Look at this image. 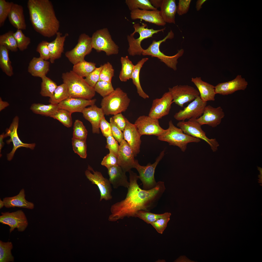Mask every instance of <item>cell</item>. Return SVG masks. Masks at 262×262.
<instances>
[{"mask_svg": "<svg viewBox=\"0 0 262 262\" xmlns=\"http://www.w3.org/2000/svg\"><path fill=\"white\" fill-rule=\"evenodd\" d=\"M134 124L141 136L154 135L158 137L164 130L160 126L158 119L148 116H139L136 120Z\"/></svg>", "mask_w": 262, "mask_h": 262, "instance_id": "16", "label": "cell"}, {"mask_svg": "<svg viewBox=\"0 0 262 262\" xmlns=\"http://www.w3.org/2000/svg\"><path fill=\"white\" fill-rule=\"evenodd\" d=\"M41 78L42 81L40 94L43 97H51L58 86L56 82L46 75L43 76Z\"/></svg>", "mask_w": 262, "mask_h": 262, "instance_id": "39", "label": "cell"}, {"mask_svg": "<svg viewBox=\"0 0 262 262\" xmlns=\"http://www.w3.org/2000/svg\"><path fill=\"white\" fill-rule=\"evenodd\" d=\"M164 150L161 152L154 163L152 164L149 163L145 166L140 165L138 160H136L135 168L139 172V178L142 182L143 189L149 190L156 186L157 182L155 178V171L157 164L164 156Z\"/></svg>", "mask_w": 262, "mask_h": 262, "instance_id": "10", "label": "cell"}, {"mask_svg": "<svg viewBox=\"0 0 262 262\" xmlns=\"http://www.w3.org/2000/svg\"><path fill=\"white\" fill-rule=\"evenodd\" d=\"M148 59L147 58H143L135 65L131 78L133 83L136 88L138 93L139 96L144 99L148 98L149 97L144 91L141 85L139 74L140 70L143 65Z\"/></svg>", "mask_w": 262, "mask_h": 262, "instance_id": "33", "label": "cell"}, {"mask_svg": "<svg viewBox=\"0 0 262 262\" xmlns=\"http://www.w3.org/2000/svg\"><path fill=\"white\" fill-rule=\"evenodd\" d=\"M0 216V222L10 227V233L15 228H17L19 232H23L28 226V222L26 217L21 210L11 213L2 212Z\"/></svg>", "mask_w": 262, "mask_h": 262, "instance_id": "14", "label": "cell"}, {"mask_svg": "<svg viewBox=\"0 0 262 262\" xmlns=\"http://www.w3.org/2000/svg\"><path fill=\"white\" fill-rule=\"evenodd\" d=\"M94 89L95 92L103 98L108 96L115 90L111 82L102 81H99L97 82Z\"/></svg>", "mask_w": 262, "mask_h": 262, "instance_id": "47", "label": "cell"}, {"mask_svg": "<svg viewBox=\"0 0 262 262\" xmlns=\"http://www.w3.org/2000/svg\"><path fill=\"white\" fill-rule=\"evenodd\" d=\"M114 70L111 64L108 62L103 65L101 70L99 81L111 82L112 78L114 76Z\"/></svg>", "mask_w": 262, "mask_h": 262, "instance_id": "50", "label": "cell"}, {"mask_svg": "<svg viewBox=\"0 0 262 262\" xmlns=\"http://www.w3.org/2000/svg\"><path fill=\"white\" fill-rule=\"evenodd\" d=\"M173 99L170 93H165L159 98L154 99L150 110L148 116L158 119L168 115L170 112Z\"/></svg>", "mask_w": 262, "mask_h": 262, "instance_id": "17", "label": "cell"}, {"mask_svg": "<svg viewBox=\"0 0 262 262\" xmlns=\"http://www.w3.org/2000/svg\"><path fill=\"white\" fill-rule=\"evenodd\" d=\"M130 101L126 93L118 87L109 95L103 98L100 104L101 108L105 115H114L125 111Z\"/></svg>", "mask_w": 262, "mask_h": 262, "instance_id": "4", "label": "cell"}, {"mask_svg": "<svg viewBox=\"0 0 262 262\" xmlns=\"http://www.w3.org/2000/svg\"><path fill=\"white\" fill-rule=\"evenodd\" d=\"M125 3L131 11L139 9L143 10H156L149 0H126Z\"/></svg>", "mask_w": 262, "mask_h": 262, "instance_id": "42", "label": "cell"}, {"mask_svg": "<svg viewBox=\"0 0 262 262\" xmlns=\"http://www.w3.org/2000/svg\"><path fill=\"white\" fill-rule=\"evenodd\" d=\"M9 50L3 46L0 45V67L7 75L13 74V69L9 57Z\"/></svg>", "mask_w": 262, "mask_h": 262, "instance_id": "35", "label": "cell"}, {"mask_svg": "<svg viewBox=\"0 0 262 262\" xmlns=\"http://www.w3.org/2000/svg\"><path fill=\"white\" fill-rule=\"evenodd\" d=\"M82 113L84 118L91 124L93 133L99 134L100 123L105 115L101 108L95 104L85 108Z\"/></svg>", "mask_w": 262, "mask_h": 262, "instance_id": "25", "label": "cell"}, {"mask_svg": "<svg viewBox=\"0 0 262 262\" xmlns=\"http://www.w3.org/2000/svg\"><path fill=\"white\" fill-rule=\"evenodd\" d=\"M173 99L172 102L181 107L184 104L193 101L199 96V93L193 87L188 85H177L169 88Z\"/></svg>", "mask_w": 262, "mask_h": 262, "instance_id": "13", "label": "cell"}, {"mask_svg": "<svg viewBox=\"0 0 262 262\" xmlns=\"http://www.w3.org/2000/svg\"><path fill=\"white\" fill-rule=\"evenodd\" d=\"M5 134H4V133H3L2 134H1V135H0V152H1V149L3 147V145L4 144V143H3V139L4 138H5Z\"/></svg>", "mask_w": 262, "mask_h": 262, "instance_id": "63", "label": "cell"}, {"mask_svg": "<svg viewBox=\"0 0 262 262\" xmlns=\"http://www.w3.org/2000/svg\"><path fill=\"white\" fill-rule=\"evenodd\" d=\"M4 206V204L3 201L0 199V208L1 209Z\"/></svg>", "mask_w": 262, "mask_h": 262, "instance_id": "64", "label": "cell"}, {"mask_svg": "<svg viewBox=\"0 0 262 262\" xmlns=\"http://www.w3.org/2000/svg\"><path fill=\"white\" fill-rule=\"evenodd\" d=\"M99 128L104 136L106 138L112 135L110 124L106 120L104 116L101 120Z\"/></svg>", "mask_w": 262, "mask_h": 262, "instance_id": "58", "label": "cell"}, {"mask_svg": "<svg viewBox=\"0 0 262 262\" xmlns=\"http://www.w3.org/2000/svg\"><path fill=\"white\" fill-rule=\"evenodd\" d=\"M120 61L122 67L119 78L122 82H126L131 79L135 65L129 59L127 56L122 57Z\"/></svg>", "mask_w": 262, "mask_h": 262, "instance_id": "36", "label": "cell"}, {"mask_svg": "<svg viewBox=\"0 0 262 262\" xmlns=\"http://www.w3.org/2000/svg\"><path fill=\"white\" fill-rule=\"evenodd\" d=\"M112 117L116 125L123 132L125 127L127 119L121 113L115 115Z\"/></svg>", "mask_w": 262, "mask_h": 262, "instance_id": "59", "label": "cell"}, {"mask_svg": "<svg viewBox=\"0 0 262 262\" xmlns=\"http://www.w3.org/2000/svg\"><path fill=\"white\" fill-rule=\"evenodd\" d=\"M177 126L185 134L192 137L204 140L210 146L213 152L216 151L219 145L216 139H210L202 130L201 125L197 122V119L192 118L187 121H179Z\"/></svg>", "mask_w": 262, "mask_h": 262, "instance_id": "9", "label": "cell"}, {"mask_svg": "<svg viewBox=\"0 0 262 262\" xmlns=\"http://www.w3.org/2000/svg\"><path fill=\"white\" fill-rule=\"evenodd\" d=\"M174 36L172 30H171L167 35L162 40L158 41L153 40L152 43L147 49H144L142 55L157 58L168 67L176 71L177 69L176 65L178 62L177 60L183 54L184 50L181 49L179 50L174 55L169 56L165 55L160 49V46L162 43L165 41L167 39H172Z\"/></svg>", "mask_w": 262, "mask_h": 262, "instance_id": "7", "label": "cell"}, {"mask_svg": "<svg viewBox=\"0 0 262 262\" xmlns=\"http://www.w3.org/2000/svg\"><path fill=\"white\" fill-rule=\"evenodd\" d=\"M96 100V99L88 100L69 97L58 105L59 108L65 109L72 113L76 112L82 113L87 106L95 105Z\"/></svg>", "mask_w": 262, "mask_h": 262, "instance_id": "23", "label": "cell"}, {"mask_svg": "<svg viewBox=\"0 0 262 262\" xmlns=\"http://www.w3.org/2000/svg\"><path fill=\"white\" fill-rule=\"evenodd\" d=\"M247 85L245 79L238 75L231 81L219 83L214 86L215 92V94L227 95L238 90H245Z\"/></svg>", "mask_w": 262, "mask_h": 262, "instance_id": "21", "label": "cell"}, {"mask_svg": "<svg viewBox=\"0 0 262 262\" xmlns=\"http://www.w3.org/2000/svg\"><path fill=\"white\" fill-rule=\"evenodd\" d=\"M91 37L92 48L97 52L103 51L108 56L118 53L119 47L113 40L107 28L97 30Z\"/></svg>", "mask_w": 262, "mask_h": 262, "instance_id": "8", "label": "cell"}, {"mask_svg": "<svg viewBox=\"0 0 262 262\" xmlns=\"http://www.w3.org/2000/svg\"><path fill=\"white\" fill-rule=\"evenodd\" d=\"M171 215V213L169 212L162 214H157L152 213L149 211H141L137 213L136 217H138L147 224H150L160 219L170 217Z\"/></svg>", "mask_w": 262, "mask_h": 262, "instance_id": "43", "label": "cell"}, {"mask_svg": "<svg viewBox=\"0 0 262 262\" xmlns=\"http://www.w3.org/2000/svg\"><path fill=\"white\" fill-rule=\"evenodd\" d=\"M30 19L34 30L49 38L58 32L60 22L53 4L49 0H28L27 2Z\"/></svg>", "mask_w": 262, "mask_h": 262, "instance_id": "2", "label": "cell"}, {"mask_svg": "<svg viewBox=\"0 0 262 262\" xmlns=\"http://www.w3.org/2000/svg\"><path fill=\"white\" fill-rule=\"evenodd\" d=\"M50 63L40 57H33L30 62L28 71L32 76L41 78L49 71Z\"/></svg>", "mask_w": 262, "mask_h": 262, "instance_id": "29", "label": "cell"}, {"mask_svg": "<svg viewBox=\"0 0 262 262\" xmlns=\"http://www.w3.org/2000/svg\"><path fill=\"white\" fill-rule=\"evenodd\" d=\"M85 174L92 183L96 185L98 187L100 194V201L103 199L107 201L112 198L111 185L109 179L104 178L100 172L94 171L89 166Z\"/></svg>", "mask_w": 262, "mask_h": 262, "instance_id": "12", "label": "cell"}, {"mask_svg": "<svg viewBox=\"0 0 262 262\" xmlns=\"http://www.w3.org/2000/svg\"><path fill=\"white\" fill-rule=\"evenodd\" d=\"M107 169L109 180L114 188L117 189L120 186L128 188L130 183L128 181L126 172L120 167L117 165Z\"/></svg>", "mask_w": 262, "mask_h": 262, "instance_id": "26", "label": "cell"}, {"mask_svg": "<svg viewBox=\"0 0 262 262\" xmlns=\"http://www.w3.org/2000/svg\"><path fill=\"white\" fill-rule=\"evenodd\" d=\"M224 116L221 107L214 108L208 105L206 106L203 114L197 121L201 126L206 124L214 127L220 123Z\"/></svg>", "mask_w": 262, "mask_h": 262, "instance_id": "20", "label": "cell"}, {"mask_svg": "<svg viewBox=\"0 0 262 262\" xmlns=\"http://www.w3.org/2000/svg\"><path fill=\"white\" fill-rule=\"evenodd\" d=\"M120 144L117 157L118 165L126 172L135 168V155L132 148L124 139Z\"/></svg>", "mask_w": 262, "mask_h": 262, "instance_id": "19", "label": "cell"}, {"mask_svg": "<svg viewBox=\"0 0 262 262\" xmlns=\"http://www.w3.org/2000/svg\"><path fill=\"white\" fill-rule=\"evenodd\" d=\"M73 149L75 153L82 158H86L87 156V145L86 140L72 138Z\"/></svg>", "mask_w": 262, "mask_h": 262, "instance_id": "45", "label": "cell"}, {"mask_svg": "<svg viewBox=\"0 0 262 262\" xmlns=\"http://www.w3.org/2000/svg\"><path fill=\"white\" fill-rule=\"evenodd\" d=\"M48 42L43 41L38 45L36 49L37 52L40 55V57L43 59L47 60L50 58V53L48 47Z\"/></svg>", "mask_w": 262, "mask_h": 262, "instance_id": "52", "label": "cell"}, {"mask_svg": "<svg viewBox=\"0 0 262 262\" xmlns=\"http://www.w3.org/2000/svg\"><path fill=\"white\" fill-rule=\"evenodd\" d=\"M8 17L10 23L17 29H26L23 8L21 5L14 3Z\"/></svg>", "mask_w": 262, "mask_h": 262, "instance_id": "30", "label": "cell"}, {"mask_svg": "<svg viewBox=\"0 0 262 262\" xmlns=\"http://www.w3.org/2000/svg\"><path fill=\"white\" fill-rule=\"evenodd\" d=\"M14 3L5 0H0V27L4 25L8 17Z\"/></svg>", "mask_w": 262, "mask_h": 262, "instance_id": "49", "label": "cell"}, {"mask_svg": "<svg viewBox=\"0 0 262 262\" xmlns=\"http://www.w3.org/2000/svg\"><path fill=\"white\" fill-rule=\"evenodd\" d=\"M19 121L18 117L17 116H15L13 118L9 128L6 130V133L5 134V137L9 136L10 138L7 141V143L9 144L12 142L13 145L12 150L7 155V159L9 161H10L12 159L16 150L18 148L21 147H25L33 149L35 146V143H24L19 139L17 133Z\"/></svg>", "mask_w": 262, "mask_h": 262, "instance_id": "18", "label": "cell"}, {"mask_svg": "<svg viewBox=\"0 0 262 262\" xmlns=\"http://www.w3.org/2000/svg\"><path fill=\"white\" fill-rule=\"evenodd\" d=\"M157 139L161 141L167 142L170 145L177 146L183 152L187 148L188 143H198L201 140L188 135L180 128L173 124L172 120L169 122V127L159 136Z\"/></svg>", "mask_w": 262, "mask_h": 262, "instance_id": "6", "label": "cell"}, {"mask_svg": "<svg viewBox=\"0 0 262 262\" xmlns=\"http://www.w3.org/2000/svg\"><path fill=\"white\" fill-rule=\"evenodd\" d=\"M14 32L9 31L0 36V45L3 46L12 52H16L18 48L14 36Z\"/></svg>", "mask_w": 262, "mask_h": 262, "instance_id": "40", "label": "cell"}, {"mask_svg": "<svg viewBox=\"0 0 262 262\" xmlns=\"http://www.w3.org/2000/svg\"><path fill=\"white\" fill-rule=\"evenodd\" d=\"M130 17L133 20H143L158 26H164L166 24L162 18L160 11L152 10L137 9L131 11Z\"/></svg>", "mask_w": 262, "mask_h": 262, "instance_id": "24", "label": "cell"}, {"mask_svg": "<svg viewBox=\"0 0 262 262\" xmlns=\"http://www.w3.org/2000/svg\"><path fill=\"white\" fill-rule=\"evenodd\" d=\"M129 174V185L125 199L111 206L113 217L117 220L125 217H135L140 211H149L157 204L166 189L164 182L159 181L153 188L142 189L137 182L138 175L131 170Z\"/></svg>", "mask_w": 262, "mask_h": 262, "instance_id": "1", "label": "cell"}, {"mask_svg": "<svg viewBox=\"0 0 262 262\" xmlns=\"http://www.w3.org/2000/svg\"><path fill=\"white\" fill-rule=\"evenodd\" d=\"M13 35L16 41L18 49L21 51L26 49L31 43L30 38L26 36L22 30L20 29H17L14 33Z\"/></svg>", "mask_w": 262, "mask_h": 262, "instance_id": "48", "label": "cell"}, {"mask_svg": "<svg viewBox=\"0 0 262 262\" xmlns=\"http://www.w3.org/2000/svg\"><path fill=\"white\" fill-rule=\"evenodd\" d=\"M56 37L53 41L48 43V47L50 53V61L53 63L55 60L61 57L64 50L65 41L68 36L66 33L64 36L60 32H58L56 34Z\"/></svg>", "mask_w": 262, "mask_h": 262, "instance_id": "27", "label": "cell"}, {"mask_svg": "<svg viewBox=\"0 0 262 262\" xmlns=\"http://www.w3.org/2000/svg\"><path fill=\"white\" fill-rule=\"evenodd\" d=\"M72 114L65 109L59 108L51 117L58 120L65 126L69 128L72 125Z\"/></svg>", "mask_w": 262, "mask_h": 262, "instance_id": "44", "label": "cell"}, {"mask_svg": "<svg viewBox=\"0 0 262 262\" xmlns=\"http://www.w3.org/2000/svg\"><path fill=\"white\" fill-rule=\"evenodd\" d=\"M101 164L106 167L107 169L118 165L117 158L114 154L109 153L104 157Z\"/></svg>", "mask_w": 262, "mask_h": 262, "instance_id": "55", "label": "cell"}, {"mask_svg": "<svg viewBox=\"0 0 262 262\" xmlns=\"http://www.w3.org/2000/svg\"><path fill=\"white\" fill-rule=\"evenodd\" d=\"M13 247L11 242H4L0 241V262H13L14 261V257L11 252Z\"/></svg>", "mask_w": 262, "mask_h": 262, "instance_id": "41", "label": "cell"}, {"mask_svg": "<svg viewBox=\"0 0 262 262\" xmlns=\"http://www.w3.org/2000/svg\"><path fill=\"white\" fill-rule=\"evenodd\" d=\"M62 78L63 83L68 87L70 97L90 100L95 96L94 88L72 70L63 73Z\"/></svg>", "mask_w": 262, "mask_h": 262, "instance_id": "3", "label": "cell"}, {"mask_svg": "<svg viewBox=\"0 0 262 262\" xmlns=\"http://www.w3.org/2000/svg\"><path fill=\"white\" fill-rule=\"evenodd\" d=\"M73 129V138L86 140L88 131L81 121L79 120H76Z\"/></svg>", "mask_w": 262, "mask_h": 262, "instance_id": "46", "label": "cell"}, {"mask_svg": "<svg viewBox=\"0 0 262 262\" xmlns=\"http://www.w3.org/2000/svg\"><path fill=\"white\" fill-rule=\"evenodd\" d=\"M9 104L7 102L3 101L1 97L0 98V111L5 108L9 105Z\"/></svg>", "mask_w": 262, "mask_h": 262, "instance_id": "62", "label": "cell"}, {"mask_svg": "<svg viewBox=\"0 0 262 262\" xmlns=\"http://www.w3.org/2000/svg\"><path fill=\"white\" fill-rule=\"evenodd\" d=\"M191 0H179L177 12L179 16L187 13L188 11Z\"/></svg>", "mask_w": 262, "mask_h": 262, "instance_id": "57", "label": "cell"}, {"mask_svg": "<svg viewBox=\"0 0 262 262\" xmlns=\"http://www.w3.org/2000/svg\"><path fill=\"white\" fill-rule=\"evenodd\" d=\"M106 148L108 149L109 153L113 154L117 158L119 148L118 142L112 136H109L106 138Z\"/></svg>", "mask_w": 262, "mask_h": 262, "instance_id": "53", "label": "cell"}, {"mask_svg": "<svg viewBox=\"0 0 262 262\" xmlns=\"http://www.w3.org/2000/svg\"><path fill=\"white\" fill-rule=\"evenodd\" d=\"M96 68L95 63L84 60L74 65L72 71L79 76L86 77Z\"/></svg>", "mask_w": 262, "mask_h": 262, "instance_id": "37", "label": "cell"}, {"mask_svg": "<svg viewBox=\"0 0 262 262\" xmlns=\"http://www.w3.org/2000/svg\"><path fill=\"white\" fill-rule=\"evenodd\" d=\"M160 11V15L166 23L175 24L177 6L175 0H163Z\"/></svg>", "mask_w": 262, "mask_h": 262, "instance_id": "32", "label": "cell"}, {"mask_svg": "<svg viewBox=\"0 0 262 262\" xmlns=\"http://www.w3.org/2000/svg\"><path fill=\"white\" fill-rule=\"evenodd\" d=\"M101 65L95 69L87 76L85 79V81L91 87L94 88L97 82L99 81L100 73L102 67Z\"/></svg>", "mask_w": 262, "mask_h": 262, "instance_id": "51", "label": "cell"}, {"mask_svg": "<svg viewBox=\"0 0 262 262\" xmlns=\"http://www.w3.org/2000/svg\"><path fill=\"white\" fill-rule=\"evenodd\" d=\"M207 104V102L203 101L199 96L183 110L176 113L174 117L179 121H185L192 118L197 119L203 114Z\"/></svg>", "mask_w": 262, "mask_h": 262, "instance_id": "15", "label": "cell"}, {"mask_svg": "<svg viewBox=\"0 0 262 262\" xmlns=\"http://www.w3.org/2000/svg\"><path fill=\"white\" fill-rule=\"evenodd\" d=\"M170 217H167L160 219L150 224L158 233L162 234L170 220Z\"/></svg>", "mask_w": 262, "mask_h": 262, "instance_id": "54", "label": "cell"}, {"mask_svg": "<svg viewBox=\"0 0 262 262\" xmlns=\"http://www.w3.org/2000/svg\"><path fill=\"white\" fill-rule=\"evenodd\" d=\"M134 31L130 35L127 36V40L129 47L128 49L129 54L131 56L141 55L144 49L141 44L144 39L152 37L155 34L163 32L165 28L155 30L153 28L149 29L147 24L142 23L141 25L139 23L134 24Z\"/></svg>", "mask_w": 262, "mask_h": 262, "instance_id": "5", "label": "cell"}, {"mask_svg": "<svg viewBox=\"0 0 262 262\" xmlns=\"http://www.w3.org/2000/svg\"><path fill=\"white\" fill-rule=\"evenodd\" d=\"M123 139L129 144L133 150L135 156L140 152L141 143V135L134 124L130 123L127 119L125 127L123 131Z\"/></svg>", "mask_w": 262, "mask_h": 262, "instance_id": "22", "label": "cell"}, {"mask_svg": "<svg viewBox=\"0 0 262 262\" xmlns=\"http://www.w3.org/2000/svg\"><path fill=\"white\" fill-rule=\"evenodd\" d=\"M206 0H198L196 2V8L197 11H199L202 8V6Z\"/></svg>", "mask_w": 262, "mask_h": 262, "instance_id": "61", "label": "cell"}, {"mask_svg": "<svg viewBox=\"0 0 262 262\" xmlns=\"http://www.w3.org/2000/svg\"><path fill=\"white\" fill-rule=\"evenodd\" d=\"M110 122L112 135L118 142L120 143L123 139V132L116 125L112 117L110 118Z\"/></svg>", "mask_w": 262, "mask_h": 262, "instance_id": "56", "label": "cell"}, {"mask_svg": "<svg viewBox=\"0 0 262 262\" xmlns=\"http://www.w3.org/2000/svg\"><path fill=\"white\" fill-rule=\"evenodd\" d=\"M191 81L198 89L200 97L203 101L215 100L216 94L214 86L203 81L200 77L192 78Z\"/></svg>", "mask_w": 262, "mask_h": 262, "instance_id": "28", "label": "cell"}, {"mask_svg": "<svg viewBox=\"0 0 262 262\" xmlns=\"http://www.w3.org/2000/svg\"><path fill=\"white\" fill-rule=\"evenodd\" d=\"M92 49L91 37L85 33H82L79 36L75 47L71 50L66 52L65 56L74 65L85 60V56L90 53Z\"/></svg>", "mask_w": 262, "mask_h": 262, "instance_id": "11", "label": "cell"}, {"mask_svg": "<svg viewBox=\"0 0 262 262\" xmlns=\"http://www.w3.org/2000/svg\"><path fill=\"white\" fill-rule=\"evenodd\" d=\"M59 108L58 105L51 103L45 105L34 103L31 105L30 109L34 113L50 117L55 114Z\"/></svg>", "mask_w": 262, "mask_h": 262, "instance_id": "34", "label": "cell"}, {"mask_svg": "<svg viewBox=\"0 0 262 262\" xmlns=\"http://www.w3.org/2000/svg\"><path fill=\"white\" fill-rule=\"evenodd\" d=\"M70 97L68 87L65 83L58 86L52 96L50 98L49 102L54 104L58 105Z\"/></svg>", "mask_w": 262, "mask_h": 262, "instance_id": "38", "label": "cell"}, {"mask_svg": "<svg viewBox=\"0 0 262 262\" xmlns=\"http://www.w3.org/2000/svg\"><path fill=\"white\" fill-rule=\"evenodd\" d=\"M149 1L151 4L155 8H160L163 2V0H150Z\"/></svg>", "mask_w": 262, "mask_h": 262, "instance_id": "60", "label": "cell"}, {"mask_svg": "<svg viewBox=\"0 0 262 262\" xmlns=\"http://www.w3.org/2000/svg\"><path fill=\"white\" fill-rule=\"evenodd\" d=\"M25 191L22 189L17 195L11 197H6L3 199L4 206L7 208L18 207L32 209L34 207V204L26 200Z\"/></svg>", "mask_w": 262, "mask_h": 262, "instance_id": "31", "label": "cell"}]
</instances>
